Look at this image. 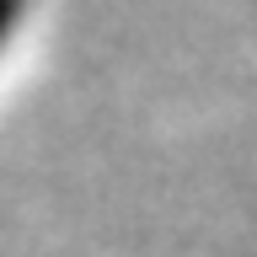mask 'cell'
I'll use <instances>...</instances> for the list:
<instances>
[{
	"mask_svg": "<svg viewBox=\"0 0 257 257\" xmlns=\"http://www.w3.org/2000/svg\"><path fill=\"white\" fill-rule=\"evenodd\" d=\"M16 22H22V0H0V48H6V38H11Z\"/></svg>",
	"mask_w": 257,
	"mask_h": 257,
	"instance_id": "1",
	"label": "cell"
}]
</instances>
